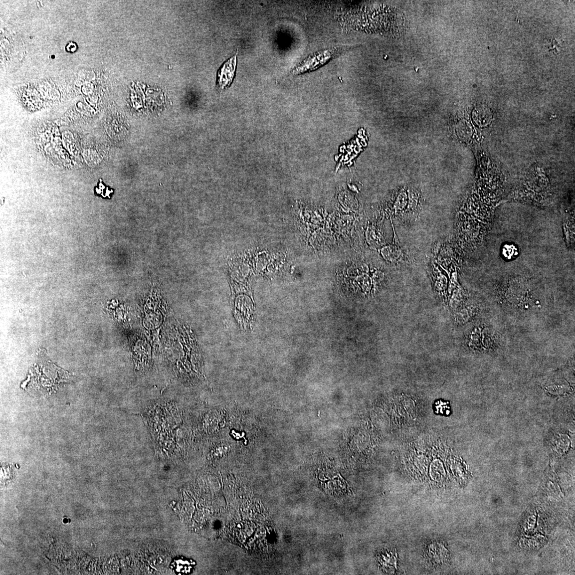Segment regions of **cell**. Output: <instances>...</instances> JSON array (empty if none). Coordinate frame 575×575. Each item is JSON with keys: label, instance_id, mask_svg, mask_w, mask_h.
<instances>
[{"label": "cell", "instance_id": "6da1fadb", "mask_svg": "<svg viewBox=\"0 0 575 575\" xmlns=\"http://www.w3.org/2000/svg\"><path fill=\"white\" fill-rule=\"evenodd\" d=\"M236 65H237V54L227 61L219 70L218 74V82L220 89H223L231 84L234 76Z\"/></svg>", "mask_w": 575, "mask_h": 575}, {"label": "cell", "instance_id": "7a4b0ae2", "mask_svg": "<svg viewBox=\"0 0 575 575\" xmlns=\"http://www.w3.org/2000/svg\"><path fill=\"white\" fill-rule=\"evenodd\" d=\"M191 564L183 559H177L172 564V568L178 574H187L191 572Z\"/></svg>", "mask_w": 575, "mask_h": 575}]
</instances>
